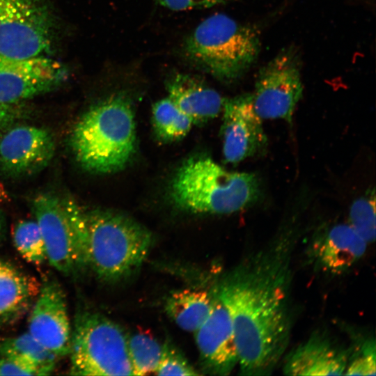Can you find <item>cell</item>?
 <instances>
[{
  "label": "cell",
  "mask_w": 376,
  "mask_h": 376,
  "mask_svg": "<svg viewBox=\"0 0 376 376\" xmlns=\"http://www.w3.org/2000/svg\"><path fill=\"white\" fill-rule=\"evenodd\" d=\"M194 332L203 370L212 375L230 374L238 366V354L232 322L217 289L208 317Z\"/></svg>",
  "instance_id": "14"
},
{
  "label": "cell",
  "mask_w": 376,
  "mask_h": 376,
  "mask_svg": "<svg viewBox=\"0 0 376 376\" xmlns=\"http://www.w3.org/2000/svg\"><path fill=\"white\" fill-rule=\"evenodd\" d=\"M55 150L47 130L36 126L14 127L0 140V167L13 177L32 175L46 167Z\"/></svg>",
  "instance_id": "13"
},
{
  "label": "cell",
  "mask_w": 376,
  "mask_h": 376,
  "mask_svg": "<svg viewBox=\"0 0 376 376\" xmlns=\"http://www.w3.org/2000/svg\"><path fill=\"white\" fill-rule=\"evenodd\" d=\"M3 228H4L3 221L2 217H1V215L0 214V240L3 237V233H4V229Z\"/></svg>",
  "instance_id": "31"
},
{
  "label": "cell",
  "mask_w": 376,
  "mask_h": 376,
  "mask_svg": "<svg viewBox=\"0 0 376 376\" xmlns=\"http://www.w3.org/2000/svg\"><path fill=\"white\" fill-rule=\"evenodd\" d=\"M53 20L42 0H0V55L28 58L51 48Z\"/></svg>",
  "instance_id": "8"
},
{
  "label": "cell",
  "mask_w": 376,
  "mask_h": 376,
  "mask_svg": "<svg viewBox=\"0 0 376 376\" xmlns=\"http://www.w3.org/2000/svg\"><path fill=\"white\" fill-rule=\"evenodd\" d=\"M14 246L27 262L40 265L47 260L45 244L36 221L21 220L12 230Z\"/></svg>",
  "instance_id": "23"
},
{
  "label": "cell",
  "mask_w": 376,
  "mask_h": 376,
  "mask_svg": "<svg viewBox=\"0 0 376 376\" xmlns=\"http://www.w3.org/2000/svg\"><path fill=\"white\" fill-rule=\"evenodd\" d=\"M68 75L61 63L44 55L22 58L0 55V104L8 106L49 92Z\"/></svg>",
  "instance_id": "10"
},
{
  "label": "cell",
  "mask_w": 376,
  "mask_h": 376,
  "mask_svg": "<svg viewBox=\"0 0 376 376\" xmlns=\"http://www.w3.org/2000/svg\"><path fill=\"white\" fill-rule=\"evenodd\" d=\"M296 237L287 230L249 253L217 288L232 322L241 375L271 374L289 344Z\"/></svg>",
  "instance_id": "1"
},
{
  "label": "cell",
  "mask_w": 376,
  "mask_h": 376,
  "mask_svg": "<svg viewBox=\"0 0 376 376\" xmlns=\"http://www.w3.org/2000/svg\"><path fill=\"white\" fill-rule=\"evenodd\" d=\"M376 352L374 339L366 340L349 354L345 375H375Z\"/></svg>",
  "instance_id": "25"
},
{
  "label": "cell",
  "mask_w": 376,
  "mask_h": 376,
  "mask_svg": "<svg viewBox=\"0 0 376 376\" xmlns=\"http://www.w3.org/2000/svg\"><path fill=\"white\" fill-rule=\"evenodd\" d=\"M127 349L133 375L155 373L162 345L148 331H139L127 337Z\"/></svg>",
  "instance_id": "22"
},
{
  "label": "cell",
  "mask_w": 376,
  "mask_h": 376,
  "mask_svg": "<svg viewBox=\"0 0 376 376\" xmlns=\"http://www.w3.org/2000/svg\"><path fill=\"white\" fill-rule=\"evenodd\" d=\"M132 96L113 91L93 105L76 124L71 146L77 162L88 171L111 173L123 169L136 150Z\"/></svg>",
  "instance_id": "2"
},
{
  "label": "cell",
  "mask_w": 376,
  "mask_h": 376,
  "mask_svg": "<svg viewBox=\"0 0 376 376\" xmlns=\"http://www.w3.org/2000/svg\"><path fill=\"white\" fill-rule=\"evenodd\" d=\"M153 128L164 143L181 140L190 131L193 122L168 97L156 102L152 108Z\"/></svg>",
  "instance_id": "21"
},
{
  "label": "cell",
  "mask_w": 376,
  "mask_h": 376,
  "mask_svg": "<svg viewBox=\"0 0 376 376\" xmlns=\"http://www.w3.org/2000/svg\"><path fill=\"white\" fill-rule=\"evenodd\" d=\"M0 355L15 359L32 368L36 375H49L58 358L29 332L0 340Z\"/></svg>",
  "instance_id": "20"
},
{
  "label": "cell",
  "mask_w": 376,
  "mask_h": 376,
  "mask_svg": "<svg viewBox=\"0 0 376 376\" xmlns=\"http://www.w3.org/2000/svg\"><path fill=\"white\" fill-rule=\"evenodd\" d=\"M32 205L50 265L65 275L84 267L85 219L79 205L69 198L42 194Z\"/></svg>",
  "instance_id": "7"
},
{
  "label": "cell",
  "mask_w": 376,
  "mask_h": 376,
  "mask_svg": "<svg viewBox=\"0 0 376 376\" xmlns=\"http://www.w3.org/2000/svg\"><path fill=\"white\" fill-rule=\"evenodd\" d=\"M29 320L28 332L58 358L69 354L72 327L64 292L53 279L45 280Z\"/></svg>",
  "instance_id": "12"
},
{
  "label": "cell",
  "mask_w": 376,
  "mask_h": 376,
  "mask_svg": "<svg viewBox=\"0 0 376 376\" xmlns=\"http://www.w3.org/2000/svg\"><path fill=\"white\" fill-rule=\"evenodd\" d=\"M368 243L348 224L320 230L311 244V256L321 270L342 274L364 255Z\"/></svg>",
  "instance_id": "15"
},
{
  "label": "cell",
  "mask_w": 376,
  "mask_h": 376,
  "mask_svg": "<svg viewBox=\"0 0 376 376\" xmlns=\"http://www.w3.org/2000/svg\"><path fill=\"white\" fill-rule=\"evenodd\" d=\"M69 355L71 375H133L127 337L118 324L96 312L77 313Z\"/></svg>",
  "instance_id": "6"
},
{
  "label": "cell",
  "mask_w": 376,
  "mask_h": 376,
  "mask_svg": "<svg viewBox=\"0 0 376 376\" xmlns=\"http://www.w3.org/2000/svg\"><path fill=\"white\" fill-rule=\"evenodd\" d=\"M9 196L3 185L0 182V202L8 201Z\"/></svg>",
  "instance_id": "30"
},
{
  "label": "cell",
  "mask_w": 376,
  "mask_h": 376,
  "mask_svg": "<svg viewBox=\"0 0 376 376\" xmlns=\"http://www.w3.org/2000/svg\"><path fill=\"white\" fill-rule=\"evenodd\" d=\"M170 192L175 205L186 211L228 214L256 203L261 190L254 173L228 171L210 157L197 156L178 169Z\"/></svg>",
  "instance_id": "3"
},
{
  "label": "cell",
  "mask_w": 376,
  "mask_h": 376,
  "mask_svg": "<svg viewBox=\"0 0 376 376\" xmlns=\"http://www.w3.org/2000/svg\"><path fill=\"white\" fill-rule=\"evenodd\" d=\"M155 374L158 375H197L199 373L179 350L166 343L162 345V353Z\"/></svg>",
  "instance_id": "26"
},
{
  "label": "cell",
  "mask_w": 376,
  "mask_h": 376,
  "mask_svg": "<svg viewBox=\"0 0 376 376\" xmlns=\"http://www.w3.org/2000/svg\"><path fill=\"white\" fill-rule=\"evenodd\" d=\"M302 93L300 59L297 51L289 47L260 68L251 95L255 111L262 119L291 123Z\"/></svg>",
  "instance_id": "9"
},
{
  "label": "cell",
  "mask_w": 376,
  "mask_h": 376,
  "mask_svg": "<svg viewBox=\"0 0 376 376\" xmlns=\"http://www.w3.org/2000/svg\"><path fill=\"white\" fill-rule=\"evenodd\" d=\"M84 266L102 280L116 281L130 275L143 263L152 244L150 232L119 212H84Z\"/></svg>",
  "instance_id": "5"
},
{
  "label": "cell",
  "mask_w": 376,
  "mask_h": 376,
  "mask_svg": "<svg viewBox=\"0 0 376 376\" xmlns=\"http://www.w3.org/2000/svg\"><path fill=\"white\" fill-rule=\"evenodd\" d=\"M349 354L325 334L315 333L288 354L283 371L294 376L342 375Z\"/></svg>",
  "instance_id": "16"
},
{
  "label": "cell",
  "mask_w": 376,
  "mask_h": 376,
  "mask_svg": "<svg viewBox=\"0 0 376 376\" xmlns=\"http://www.w3.org/2000/svg\"><path fill=\"white\" fill-rule=\"evenodd\" d=\"M0 375H36L35 371L21 361L0 355Z\"/></svg>",
  "instance_id": "28"
},
{
  "label": "cell",
  "mask_w": 376,
  "mask_h": 376,
  "mask_svg": "<svg viewBox=\"0 0 376 376\" xmlns=\"http://www.w3.org/2000/svg\"><path fill=\"white\" fill-rule=\"evenodd\" d=\"M37 292L35 281L0 260V319L21 311Z\"/></svg>",
  "instance_id": "19"
},
{
  "label": "cell",
  "mask_w": 376,
  "mask_h": 376,
  "mask_svg": "<svg viewBox=\"0 0 376 376\" xmlns=\"http://www.w3.org/2000/svg\"><path fill=\"white\" fill-rule=\"evenodd\" d=\"M160 6L175 11L206 8L224 3L226 0H155Z\"/></svg>",
  "instance_id": "27"
},
{
  "label": "cell",
  "mask_w": 376,
  "mask_h": 376,
  "mask_svg": "<svg viewBox=\"0 0 376 376\" xmlns=\"http://www.w3.org/2000/svg\"><path fill=\"white\" fill-rule=\"evenodd\" d=\"M260 49L259 32L254 26L216 13L187 35L181 56L188 64L219 81L232 83L249 70Z\"/></svg>",
  "instance_id": "4"
},
{
  "label": "cell",
  "mask_w": 376,
  "mask_h": 376,
  "mask_svg": "<svg viewBox=\"0 0 376 376\" xmlns=\"http://www.w3.org/2000/svg\"><path fill=\"white\" fill-rule=\"evenodd\" d=\"M214 295L215 290L212 295L204 290H179L168 297L165 310L181 329L194 332L208 317Z\"/></svg>",
  "instance_id": "18"
},
{
  "label": "cell",
  "mask_w": 376,
  "mask_h": 376,
  "mask_svg": "<svg viewBox=\"0 0 376 376\" xmlns=\"http://www.w3.org/2000/svg\"><path fill=\"white\" fill-rule=\"evenodd\" d=\"M349 224L368 244L375 240V190L355 200L349 213Z\"/></svg>",
  "instance_id": "24"
},
{
  "label": "cell",
  "mask_w": 376,
  "mask_h": 376,
  "mask_svg": "<svg viewBox=\"0 0 376 376\" xmlns=\"http://www.w3.org/2000/svg\"><path fill=\"white\" fill-rule=\"evenodd\" d=\"M221 133L223 156L236 164L263 153L267 145L262 118L255 111L251 93L224 98Z\"/></svg>",
  "instance_id": "11"
},
{
  "label": "cell",
  "mask_w": 376,
  "mask_h": 376,
  "mask_svg": "<svg viewBox=\"0 0 376 376\" xmlns=\"http://www.w3.org/2000/svg\"><path fill=\"white\" fill-rule=\"evenodd\" d=\"M168 97L193 122L204 123L222 111L224 98L196 75L174 71L166 79Z\"/></svg>",
  "instance_id": "17"
},
{
  "label": "cell",
  "mask_w": 376,
  "mask_h": 376,
  "mask_svg": "<svg viewBox=\"0 0 376 376\" xmlns=\"http://www.w3.org/2000/svg\"><path fill=\"white\" fill-rule=\"evenodd\" d=\"M10 114L8 106L0 104V125H2L9 120Z\"/></svg>",
  "instance_id": "29"
}]
</instances>
